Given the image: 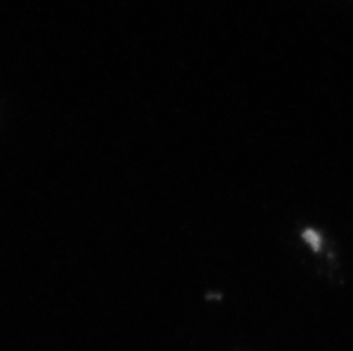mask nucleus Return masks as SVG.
<instances>
[{
	"instance_id": "f257e3e1",
	"label": "nucleus",
	"mask_w": 353,
	"mask_h": 351,
	"mask_svg": "<svg viewBox=\"0 0 353 351\" xmlns=\"http://www.w3.org/2000/svg\"><path fill=\"white\" fill-rule=\"evenodd\" d=\"M303 239L309 243V246L314 248V251H318L320 248V236L318 233L312 229H307L303 234Z\"/></svg>"
}]
</instances>
